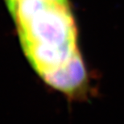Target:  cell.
Returning <instances> with one entry per match:
<instances>
[{
  "label": "cell",
  "mask_w": 124,
  "mask_h": 124,
  "mask_svg": "<svg viewBox=\"0 0 124 124\" xmlns=\"http://www.w3.org/2000/svg\"><path fill=\"white\" fill-rule=\"evenodd\" d=\"M23 55L46 85L72 101L92 95L70 0H3Z\"/></svg>",
  "instance_id": "cell-1"
}]
</instances>
